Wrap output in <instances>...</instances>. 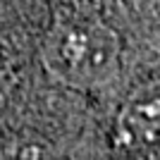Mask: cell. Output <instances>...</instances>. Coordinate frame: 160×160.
<instances>
[{
	"label": "cell",
	"mask_w": 160,
	"mask_h": 160,
	"mask_svg": "<svg viewBox=\"0 0 160 160\" xmlns=\"http://www.w3.org/2000/svg\"><path fill=\"white\" fill-rule=\"evenodd\" d=\"M120 38L91 14H65L43 38L41 60L55 81L69 88H100L120 72Z\"/></svg>",
	"instance_id": "obj_1"
},
{
	"label": "cell",
	"mask_w": 160,
	"mask_h": 160,
	"mask_svg": "<svg viewBox=\"0 0 160 160\" xmlns=\"http://www.w3.org/2000/svg\"><path fill=\"white\" fill-rule=\"evenodd\" d=\"M117 141L134 153L160 148V81L143 84L134 91L117 115Z\"/></svg>",
	"instance_id": "obj_2"
}]
</instances>
